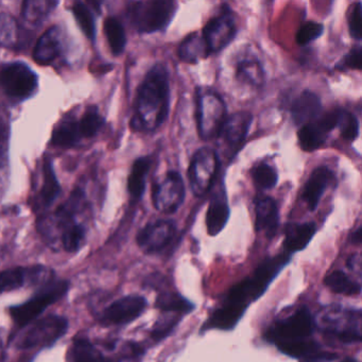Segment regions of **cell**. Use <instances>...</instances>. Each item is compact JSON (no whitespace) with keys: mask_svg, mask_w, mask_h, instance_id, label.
I'll use <instances>...</instances> for the list:
<instances>
[{"mask_svg":"<svg viewBox=\"0 0 362 362\" xmlns=\"http://www.w3.org/2000/svg\"><path fill=\"white\" fill-rule=\"evenodd\" d=\"M290 258L291 254L284 252L262 262L251 277L243 279L228 291L226 300L211 313L203 329H233L250 304L264 293L273 279L287 266Z\"/></svg>","mask_w":362,"mask_h":362,"instance_id":"1","label":"cell"},{"mask_svg":"<svg viewBox=\"0 0 362 362\" xmlns=\"http://www.w3.org/2000/svg\"><path fill=\"white\" fill-rule=\"evenodd\" d=\"M169 105L168 71L164 65L156 64L139 86L132 126L147 132L156 130L168 117Z\"/></svg>","mask_w":362,"mask_h":362,"instance_id":"2","label":"cell"},{"mask_svg":"<svg viewBox=\"0 0 362 362\" xmlns=\"http://www.w3.org/2000/svg\"><path fill=\"white\" fill-rule=\"evenodd\" d=\"M177 7L173 0L135 1L129 5V18L139 33H158L170 24Z\"/></svg>","mask_w":362,"mask_h":362,"instance_id":"3","label":"cell"},{"mask_svg":"<svg viewBox=\"0 0 362 362\" xmlns=\"http://www.w3.org/2000/svg\"><path fill=\"white\" fill-rule=\"evenodd\" d=\"M226 119V107L221 97L211 90H200L197 95V122L201 139L219 137Z\"/></svg>","mask_w":362,"mask_h":362,"instance_id":"4","label":"cell"},{"mask_svg":"<svg viewBox=\"0 0 362 362\" xmlns=\"http://www.w3.org/2000/svg\"><path fill=\"white\" fill-rule=\"evenodd\" d=\"M69 284L66 281H52L37 292L28 302L10 309V315L16 322V325L23 326L31 323L43 313L48 307L63 298L69 290Z\"/></svg>","mask_w":362,"mask_h":362,"instance_id":"5","label":"cell"},{"mask_svg":"<svg viewBox=\"0 0 362 362\" xmlns=\"http://www.w3.org/2000/svg\"><path fill=\"white\" fill-rule=\"evenodd\" d=\"M315 327L310 311L303 306L286 319L276 322L268 330L266 337L275 344L306 340L313 334Z\"/></svg>","mask_w":362,"mask_h":362,"instance_id":"6","label":"cell"},{"mask_svg":"<svg viewBox=\"0 0 362 362\" xmlns=\"http://www.w3.org/2000/svg\"><path fill=\"white\" fill-rule=\"evenodd\" d=\"M219 170V158L215 150L209 147L199 149L192 156L188 170L190 188L196 197L209 192Z\"/></svg>","mask_w":362,"mask_h":362,"instance_id":"7","label":"cell"},{"mask_svg":"<svg viewBox=\"0 0 362 362\" xmlns=\"http://www.w3.org/2000/svg\"><path fill=\"white\" fill-rule=\"evenodd\" d=\"M69 329V321L60 315L37 320L23 334L18 346L22 349L49 346L62 338Z\"/></svg>","mask_w":362,"mask_h":362,"instance_id":"8","label":"cell"},{"mask_svg":"<svg viewBox=\"0 0 362 362\" xmlns=\"http://www.w3.org/2000/svg\"><path fill=\"white\" fill-rule=\"evenodd\" d=\"M0 86L11 98L24 100L37 90V77L27 65L12 63L0 71Z\"/></svg>","mask_w":362,"mask_h":362,"instance_id":"9","label":"cell"},{"mask_svg":"<svg viewBox=\"0 0 362 362\" xmlns=\"http://www.w3.org/2000/svg\"><path fill=\"white\" fill-rule=\"evenodd\" d=\"M185 200V186L182 175L177 171H168L152 189L154 207L160 213L173 214Z\"/></svg>","mask_w":362,"mask_h":362,"instance_id":"10","label":"cell"},{"mask_svg":"<svg viewBox=\"0 0 362 362\" xmlns=\"http://www.w3.org/2000/svg\"><path fill=\"white\" fill-rule=\"evenodd\" d=\"M236 33V18L232 10L224 6L221 12L207 23L203 29L202 37L209 52H219L230 45Z\"/></svg>","mask_w":362,"mask_h":362,"instance_id":"11","label":"cell"},{"mask_svg":"<svg viewBox=\"0 0 362 362\" xmlns=\"http://www.w3.org/2000/svg\"><path fill=\"white\" fill-rule=\"evenodd\" d=\"M339 110L319 116L313 122L300 127L298 139L304 151L313 152L324 145L329 133L338 127Z\"/></svg>","mask_w":362,"mask_h":362,"instance_id":"12","label":"cell"},{"mask_svg":"<svg viewBox=\"0 0 362 362\" xmlns=\"http://www.w3.org/2000/svg\"><path fill=\"white\" fill-rule=\"evenodd\" d=\"M175 233L177 226L173 220H158L139 230L137 245L145 253L158 254L173 243Z\"/></svg>","mask_w":362,"mask_h":362,"instance_id":"13","label":"cell"},{"mask_svg":"<svg viewBox=\"0 0 362 362\" xmlns=\"http://www.w3.org/2000/svg\"><path fill=\"white\" fill-rule=\"evenodd\" d=\"M75 203L60 207L54 214V222L60 230L63 249L69 253L77 252L86 239V228L74 219L73 209Z\"/></svg>","mask_w":362,"mask_h":362,"instance_id":"14","label":"cell"},{"mask_svg":"<svg viewBox=\"0 0 362 362\" xmlns=\"http://www.w3.org/2000/svg\"><path fill=\"white\" fill-rule=\"evenodd\" d=\"M146 306H147V300L143 296H124L115 300L105 309L103 320L105 323L113 324V325L131 323L144 313Z\"/></svg>","mask_w":362,"mask_h":362,"instance_id":"15","label":"cell"},{"mask_svg":"<svg viewBox=\"0 0 362 362\" xmlns=\"http://www.w3.org/2000/svg\"><path fill=\"white\" fill-rule=\"evenodd\" d=\"M334 182V173L328 167H317L311 173L302 192V199L309 211L317 209L324 192Z\"/></svg>","mask_w":362,"mask_h":362,"instance_id":"16","label":"cell"},{"mask_svg":"<svg viewBox=\"0 0 362 362\" xmlns=\"http://www.w3.org/2000/svg\"><path fill=\"white\" fill-rule=\"evenodd\" d=\"M252 122L253 116L250 112L240 111L232 114L230 117H226L219 136L223 139L224 143L228 147L236 151V148L240 147L247 139Z\"/></svg>","mask_w":362,"mask_h":362,"instance_id":"17","label":"cell"},{"mask_svg":"<svg viewBox=\"0 0 362 362\" xmlns=\"http://www.w3.org/2000/svg\"><path fill=\"white\" fill-rule=\"evenodd\" d=\"M255 228L264 233L268 238H273L279 226V207L274 199L270 197L255 201Z\"/></svg>","mask_w":362,"mask_h":362,"instance_id":"18","label":"cell"},{"mask_svg":"<svg viewBox=\"0 0 362 362\" xmlns=\"http://www.w3.org/2000/svg\"><path fill=\"white\" fill-rule=\"evenodd\" d=\"M62 49V33L59 27L48 29L37 41L33 58L39 64L48 65L54 62Z\"/></svg>","mask_w":362,"mask_h":362,"instance_id":"19","label":"cell"},{"mask_svg":"<svg viewBox=\"0 0 362 362\" xmlns=\"http://www.w3.org/2000/svg\"><path fill=\"white\" fill-rule=\"evenodd\" d=\"M321 109V100L319 97L310 90H304L293 101L290 112L294 124L303 127L319 117Z\"/></svg>","mask_w":362,"mask_h":362,"instance_id":"20","label":"cell"},{"mask_svg":"<svg viewBox=\"0 0 362 362\" xmlns=\"http://www.w3.org/2000/svg\"><path fill=\"white\" fill-rule=\"evenodd\" d=\"M315 232L317 226L313 222L287 224L284 239L286 253L292 254L304 250L315 236Z\"/></svg>","mask_w":362,"mask_h":362,"instance_id":"21","label":"cell"},{"mask_svg":"<svg viewBox=\"0 0 362 362\" xmlns=\"http://www.w3.org/2000/svg\"><path fill=\"white\" fill-rule=\"evenodd\" d=\"M230 217L228 200L224 194H216L209 203L206 214L207 233L211 236H217L226 228Z\"/></svg>","mask_w":362,"mask_h":362,"instance_id":"22","label":"cell"},{"mask_svg":"<svg viewBox=\"0 0 362 362\" xmlns=\"http://www.w3.org/2000/svg\"><path fill=\"white\" fill-rule=\"evenodd\" d=\"M42 271H43L42 267L28 269L18 267V268L1 271L0 272V294L23 287L29 279H39Z\"/></svg>","mask_w":362,"mask_h":362,"instance_id":"23","label":"cell"},{"mask_svg":"<svg viewBox=\"0 0 362 362\" xmlns=\"http://www.w3.org/2000/svg\"><path fill=\"white\" fill-rule=\"evenodd\" d=\"M180 59L188 64H196L199 61L206 59L209 56V48L203 39L202 35L192 33L188 35L177 50Z\"/></svg>","mask_w":362,"mask_h":362,"instance_id":"24","label":"cell"},{"mask_svg":"<svg viewBox=\"0 0 362 362\" xmlns=\"http://www.w3.org/2000/svg\"><path fill=\"white\" fill-rule=\"evenodd\" d=\"M151 158L143 156L137 158L132 166L128 180V190L134 200H139L145 192L146 177L151 167Z\"/></svg>","mask_w":362,"mask_h":362,"instance_id":"25","label":"cell"},{"mask_svg":"<svg viewBox=\"0 0 362 362\" xmlns=\"http://www.w3.org/2000/svg\"><path fill=\"white\" fill-rule=\"evenodd\" d=\"M81 139L79 122L74 118L63 119L52 133V144L57 147H74Z\"/></svg>","mask_w":362,"mask_h":362,"instance_id":"26","label":"cell"},{"mask_svg":"<svg viewBox=\"0 0 362 362\" xmlns=\"http://www.w3.org/2000/svg\"><path fill=\"white\" fill-rule=\"evenodd\" d=\"M69 362H114L88 339H76L69 351Z\"/></svg>","mask_w":362,"mask_h":362,"instance_id":"27","label":"cell"},{"mask_svg":"<svg viewBox=\"0 0 362 362\" xmlns=\"http://www.w3.org/2000/svg\"><path fill=\"white\" fill-rule=\"evenodd\" d=\"M57 5L49 0H27L23 5V18L29 24H41Z\"/></svg>","mask_w":362,"mask_h":362,"instance_id":"28","label":"cell"},{"mask_svg":"<svg viewBox=\"0 0 362 362\" xmlns=\"http://www.w3.org/2000/svg\"><path fill=\"white\" fill-rule=\"evenodd\" d=\"M156 306L165 313H177L181 315L192 313L194 308L190 300H186L177 292H163L156 298Z\"/></svg>","mask_w":362,"mask_h":362,"instance_id":"29","label":"cell"},{"mask_svg":"<svg viewBox=\"0 0 362 362\" xmlns=\"http://www.w3.org/2000/svg\"><path fill=\"white\" fill-rule=\"evenodd\" d=\"M325 285L334 293L359 296L361 286L351 281L343 271L337 270L326 276Z\"/></svg>","mask_w":362,"mask_h":362,"instance_id":"30","label":"cell"},{"mask_svg":"<svg viewBox=\"0 0 362 362\" xmlns=\"http://www.w3.org/2000/svg\"><path fill=\"white\" fill-rule=\"evenodd\" d=\"M44 182L42 187V202L45 207L50 206L60 194L61 187L54 173V167L49 160H44Z\"/></svg>","mask_w":362,"mask_h":362,"instance_id":"31","label":"cell"},{"mask_svg":"<svg viewBox=\"0 0 362 362\" xmlns=\"http://www.w3.org/2000/svg\"><path fill=\"white\" fill-rule=\"evenodd\" d=\"M105 33L110 48L115 56L124 52L127 45L126 33L122 23L115 18H107L105 22Z\"/></svg>","mask_w":362,"mask_h":362,"instance_id":"32","label":"cell"},{"mask_svg":"<svg viewBox=\"0 0 362 362\" xmlns=\"http://www.w3.org/2000/svg\"><path fill=\"white\" fill-rule=\"evenodd\" d=\"M237 78L243 83L259 88L264 83V69L257 60L245 59L237 66Z\"/></svg>","mask_w":362,"mask_h":362,"instance_id":"33","label":"cell"},{"mask_svg":"<svg viewBox=\"0 0 362 362\" xmlns=\"http://www.w3.org/2000/svg\"><path fill=\"white\" fill-rule=\"evenodd\" d=\"M276 346L281 353L298 360L321 349V345L310 339L293 341V342L279 343Z\"/></svg>","mask_w":362,"mask_h":362,"instance_id":"34","label":"cell"},{"mask_svg":"<svg viewBox=\"0 0 362 362\" xmlns=\"http://www.w3.org/2000/svg\"><path fill=\"white\" fill-rule=\"evenodd\" d=\"M254 184L262 190L272 189L279 181L276 170L267 163H260L252 170Z\"/></svg>","mask_w":362,"mask_h":362,"instance_id":"35","label":"cell"},{"mask_svg":"<svg viewBox=\"0 0 362 362\" xmlns=\"http://www.w3.org/2000/svg\"><path fill=\"white\" fill-rule=\"evenodd\" d=\"M103 126V118L96 107H90L84 112L79 120L80 133L82 137H93L99 132Z\"/></svg>","mask_w":362,"mask_h":362,"instance_id":"36","label":"cell"},{"mask_svg":"<svg viewBox=\"0 0 362 362\" xmlns=\"http://www.w3.org/2000/svg\"><path fill=\"white\" fill-rule=\"evenodd\" d=\"M73 13L84 35L90 41H94L96 39V24L90 9L84 4L77 3L74 5Z\"/></svg>","mask_w":362,"mask_h":362,"instance_id":"37","label":"cell"},{"mask_svg":"<svg viewBox=\"0 0 362 362\" xmlns=\"http://www.w3.org/2000/svg\"><path fill=\"white\" fill-rule=\"evenodd\" d=\"M18 27L9 14H0V45L13 47L18 43Z\"/></svg>","mask_w":362,"mask_h":362,"instance_id":"38","label":"cell"},{"mask_svg":"<svg viewBox=\"0 0 362 362\" xmlns=\"http://www.w3.org/2000/svg\"><path fill=\"white\" fill-rule=\"evenodd\" d=\"M341 135L347 141H354L359 135V122L346 110H339L338 127Z\"/></svg>","mask_w":362,"mask_h":362,"instance_id":"39","label":"cell"},{"mask_svg":"<svg viewBox=\"0 0 362 362\" xmlns=\"http://www.w3.org/2000/svg\"><path fill=\"white\" fill-rule=\"evenodd\" d=\"M323 25L315 22H306L300 26L296 35V43L300 46H305L311 42L315 41L323 33Z\"/></svg>","mask_w":362,"mask_h":362,"instance_id":"40","label":"cell"},{"mask_svg":"<svg viewBox=\"0 0 362 362\" xmlns=\"http://www.w3.org/2000/svg\"><path fill=\"white\" fill-rule=\"evenodd\" d=\"M180 321V317H163L156 322L153 330L151 332V337L156 342L164 340L166 337L171 334L177 322Z\"/></svg>","mask_w":362,"mask_h":362,"instance_id":"41","label":"cell"},{"mask_svg":"<svg viewBox=\"0 0 362 362\" xmlns=\"http://www.w3.org/2000/svg\"><path fill=\"white\" fill-rule=\"evenodd\" d=\"M361 3L355 4L351 8L349 13V30L353 39L360 41L361 40L362 14Z\"/></svg>","mask_w":362,"mask_h":362,"instance_id":"42","label":"cell"},{"mask_svg":"<svg viewBox=\"0 0 362 362\" xmlns=\"http://www.w3.org/2000/svg\"><path fill=\"white\" fill-rule=\"evenodd\" d=\"M361 60L362 49L360 47H355L346 56L343 57L342 60L340 61L338 65H336V67L340 71H342V69L360 71L361 69Z\"/></svg>","mask_w":362,"mask_h":362,"instance_id":"43","label":"cell"},{"mask_svg":"<svg viewBox=\"0 0 362 362\" xmlns=\"http://www.w3.org/2000/svg\"><path fill=\"white\" fill-rule=\"evenodd\" d=\"M9 183V160L7 149H0V197H3Z\"/></svg>","mask_w":362,"mask_h":362,"instance_id":"44","label":"cell"},{"mask_svg":"<svg viewBox=\"0 0 362 362\" xmlns=\"http://www.w3.org/2000/svg\"><path fill=\"white\" fill-rule=\"evenodd\" d=\"M338 359V355L334 353H330V351H315V353L310 354V355L306 356L300 360V362H332L334 360Z\"/></svg>","mask_w":362,"mask_h":362,"instance_id":"45","label":"cell"},{"mask_svg":"<svg viewBox=\"0 0 362 362\" xmlns=\"http://www.w3.org/2000/svg\"><path fill=\"white\" fill-rule=\"evenodd\" d=\"M334 334L342 343H359L361 341L360 332H356L355 329L341 330V332H334Z\"/></svg>","mask_w":362,"mask_h":362,"instance_id":"46","label":"cell"},{"mask_svg":"<svg viewBox=\"0 0 362 362\" xmlns=\"http://www.w3.org/2000/svg\"><path fill=\"white\" fill-rule=\"evenodd\" d=\"M9 139V124L5 115L0 112V149H8Z\"/></svg>","mask_w":362,"mask_h":362,"instance_id":"47","label":"cell"},{"mask_svg":"<svg viewBox=\"0 0 362 362\" xmlns=\"http://www.w3.org/2000/svg\"><path fill=\"white\" fill-rule=\"evenodd\" d=\"M361 234H362V228H358L357 230H355V232L353 233V235H351V243H356V245H360L361 243Z\"/></svg>","mask_w":362,"mask_h":362,"instance_id":"48","label":"cell"},{"mask_svg":"<svg viewBox=\"0 0 362 362\" xmlns=\"http://www.w3.org/2000/svg\"><path fill=\"white\" fill-rule=\"evenodd\" d=\"M340 362H359L358 360L354 359V358H346V359L342 360Z\"/></svg>","mask_w":362,"mask_h":362,"instance_id":"49","label":"cell"}]
</instances>
